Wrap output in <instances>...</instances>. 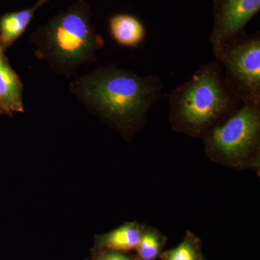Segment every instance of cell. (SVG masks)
Returning <instances> with one entry per match:
<instances>
[{
  "instance_id": "cell-9",
  "label": "cell",
  "mask_w": 260,
  "mask_h": 260,
  "mask_svg": "<svg viewBox=\"0 0 260 260\" xmlns=\"http://www.w3.org/2000/svg\"><path fill=\"white\" fill-rule=\"evenodd\" d=\"M0 102L12 110L23 109L20 81L3 61H0Z\"/></svg>"
},
{
  "instance_id": "cell-3",
  "label": "cell",
  "mask_w": 260,
  "mask_h": 260,
  "mask_svg": "<svg viewBox=\"0 0 260 260\" xmlns=\"http://www.w3.org/2000/svg\"><path fill=\"white\" fill-rule=\"evenodd\" d=\"M90 10L78 3L56 15L42 29V50L54 63L71 68L94 57L102 40L90 24Z\"/></svg>"
},
{
  "instance_id": "cell-10",
  "label": "cell",
  "mask_w": 260,
  "mask_h": 260,
  "mask_svg": "<svg viewBox=\"0 0 260 260\" xmlns=\"http://www.w3.org/2000/svg\"><path fill=\"white\" fill-rule=\"evenodd\" d=\"M44 2L45 0H41L31 9L24 10L5 15L0 22L1 39L3 43L10 44L20 37L28 26L35 10Z\"/></svg>"
},
{
  "instance_id": "cell-1",
  "label": "cell",
  "mask_w": 260,
  "mask_h": 260,
  "mask_svg": "<svg viewBox=\"0 0 260 260\" xmlns=\"http://www.w3.org/2000/svg\"><path fill=\"white\" fill-rule=\"evenodd\" d=\"M158 75L141 76L114 67L100 68L84 78L80 95L98 113L119 126L133 127L143 120L162 96Z\"/></svg>"
},
{
  "instance_id": "cell-12",
  "label": "cell",
  "mask_w": 260,
  "mask_h": 260,
  "mask_svg": "<svg viewBox=\"0 0 260 260\" xmlns=\"http://www.w3.org/2000/svg\"><path fill=\"white\" fill-rule=\"evenodd\" d=\"M168 260H195L194 250L188 244H181L171 251Z\"/></svg>"
},
{
  "instance_id": "cell-4",
  "label": "cell",
  "mask_w": 260,
  "mask_h": 260,
  "mask_svg": "<svg viewBox=\"0 0 260 260\" xmlns=\"http://www.w3.org/2000/svg\"><path fill=\"white\" fill-rule=\"evenodd\" d=\"M225 79L242 104H260V36L246 32L213 51Z\"/></svg>"
},
{
  "instance_id": "cell-6",
  "label": "cell",
  "mask_w": 260,
  "mask_h": 260,
  "mask_svg": "<svg viewBox=\"0 0 260 260\" xmlns=\"http://www.w3.org/2000/svg\"><path fill=\"white\" fill-rule=\"evenodd\" d=\"M259 10L260 0H213V51L245 32L244 27Z\"/></svg>"
},
{
  "instance_id": "cell-14",
  "label": "cell",
  "mask_w": 260,
  "mask_h": 260,
  "mask_svg": "<svg viewBox=\"0 0 260 260\" xmlns=\"http://www.w3.org/2000/svg\"><path fill=\"white\" fill-rule=\"evenodd\" d=\"M3 61V59H2L1 52H0V61Z\"/></svg>"
},
{
  "instance_id": "cell-13",
  "label": "cell",
  "mask_w": 260,
  "mask_h": 260,
  "mask_svg": "<svg viewBox=\"0 0 260 260\" xmlns=\"http://www.w3.org/2000/svg\"><path fill=\"white\" fill-rule=\"evenodd\" d=\"M97 260H132L129 256L119 251H108L102 254Z\"/></svg>"
},
{
  "instance_id": "cell-5",
  "label": "cell",
  "mask_w": 260,
  "mask_h": 260,
  "mask_svg": "<svg viewBox=\"0 0 260 260\" xmlns=\"http://www.w3.org/2000/svg\"><path fill=\"white\" fill-rule=\"evenodd\" d=\"M260 104H242L229 118L212 128L208 135V148L232 161L247 157L257 146L260 133Z\"/></svg>"
},
{
  "instance_id": "cell-8",
  "label": "cell",
  "mask_w": 260,
  "mask_h": 260,
  "mask_svg": "<svg viewBox=\"0 0 260 260\" xmlns=\"http://www.w3.org/2000/svg\"><path fill=\"white\" fill-rule=\"evenodd\" d=\"M142 235L136 225H123L103 237L99 245L109 251H131L137 249Z\"/></svg>"
},
{
  "instance_id": "cell-2",
  "label": "cell",
  "mask_w": 260,
  "mask_h": 260,
  "mask_svg": "<svg viewBox=\"0 0 260 260\" xmlns=\"http://www.w3.org/2000/svg\"><path fill=\"white\" fill-rule=\"evenodd\" d=\"M169 100L173 121L194 135L232 114L241 102L215 60L200 66L190 79L173 90Z\"/></svg>"
},
{
  "instance_id": "cell-11",
  "label": "cell",
  "mask_w": 260,
  "mask_h": 260,
  "mask_svg": "<svg viewBox=\"0 0 260 260\" xmlns=\"http://www.w3.org/2000/svg\"><path fill=\"white\" fill-rule=\"evenodd\" d=\"M136 249L142 260H154L160 251V241L153 233H145L142 235Z\"/></svg>"
},
{
  "instance_id": "cell-7",
  "label": "cell",
  "mask_w": 260,
  "mask_h": 260,
  "mask_svg": "<svg viewBox=\"0 0 260 260\" xmlns=\"http://www.w3.org/2000/svg\"><path fill=\"white\" fill-rule=\"evenodd\" d=\"M109 27L116 42L124 47H137L144 40V25L133 15H114L109 20Z\"/></svg>"
}]
</instances>
